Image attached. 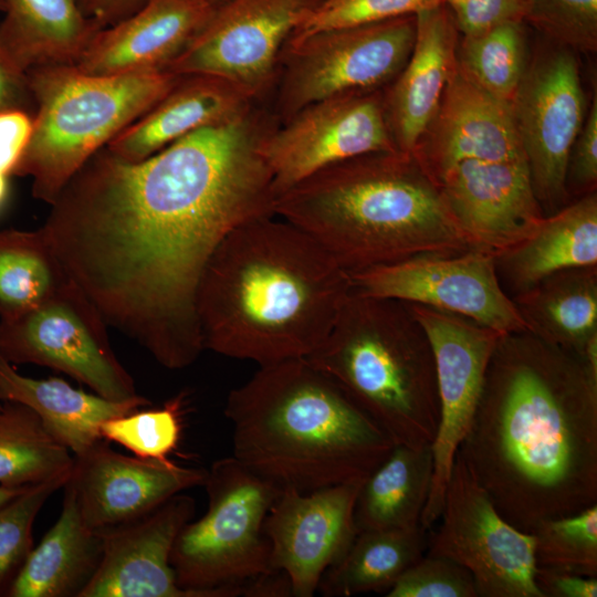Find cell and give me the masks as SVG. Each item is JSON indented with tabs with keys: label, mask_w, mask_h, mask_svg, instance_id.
<instances>
[{
	"label": "cell",
	"mask_w": 597,
	"mask_h": 597,
	"mask_svg": "<svg viewBox=\"0 0 597 597\" xmlns=\"http://www.w3.org/2000/svg\"><path fill=\"white\" fill-rule=\"evenodd\" d=\"M269 119L252 106L129 161L105 147L70 179L41 227L106 324L164 367L205 350L197 293L221 241L275 216L261 154Z\"/></svg>",
	"instance_id": "obj_1"
},
{
	"label": "cell",
	"mask_w": 597,
	"mask_h": 597,
	"mask_svg": "<svg viewBox=\"0 0 597 597\" xmlns=\"http://www.w3.org/2000/svg\"><path fill=\"white\" fill-rule=\"evenodd\" d=\"M457 454L522 532L597 504V375L528 331L502 335Z\"/></svg>",
	"instance_id": "obj_2"
},
{
	"label": "cell",
	"mask_w": 597,
	"mask_h": 597,
	"mask_svg": "<svg viewBox=\"0 0 597 597\" xmlns=\"http://www.w3.org/2000/svg\"><path fill=\"white\" fill-rule=\"evenodd\" d=\"M352 279L315 240L276 217L232 230L197 293L205 349L259 366L306 358L324 342Z\"/></svg>",
	"instance_id": "obj_3"
},
{
	"label": "cell",
	"mask_w": 597,
	"mask_h": 597,
	"mask_svg": "<svg viewBox=\"0 0 597 597\" xmlns=\"http://www.w3.org/2000/svg\"><path fill=\"white\" fill-rule=\"evenodd\" d=\"M224 415L233 457L280 490L365 480L389 454V436L306 358L260 366L232 389Z\"/></svg>",
	"instance_id": "obj_4"
},
{
	"label": "cell",
	"mask_w": 597,
	"mask_h": 597,
	"mask_svg": "<svg viewBox=\"0 0 597 597\" xmlns=\"http://www.w3.org/2000/svg\"><path fill=\"white\" fill-rule=\"evenodd\" d=\"M274 214L315 240L349 273L471 245L412 154L360 155L276 196Z\"/></svg>",
	"instance_id": "obj_5"
},
{
	"label": "cell",
	"mask_w": 597,
	"mask_h": 597,
	"mask_svg": "<svg viewBox=\"0 0 597 597\" xmlns=\"http://www.w3.org/2000/svg\"><path fill=\"white\" fill-rule=\"evenodd\" d=\"M306 359L395 444L431 446L439 401L431 345L407 302L352 292Z\"/></svg>",
	"instance_id": "obj_6"
},
{
	"label": "cell",
	"mask_w": 597,
	"mask_h": 597,
	"mask_svg": "<svg viewBox=\"0 0 597 597\" xmlns=\"http://www.w3.org/2000/svg\"><path fill=\"white\" fill-rule=\"evenodd\" d=\"M34 102L29 142L12 172L53 203L70 179L177 83L167 70L94 75L72 64L28 71Z\"/></svg>",
	"instance_id": "obj_7"
},
{
	"label": "cell",
	"mask_w": 597,
	"mask_h": 597,
	"mask_svg": "<svg viewBox=\"0 0 597 597\" xmlns=\"http://www.w3.org/2000/svg\"><path fill=\"white\" fill-rule=\"evenodd\" d=\"M208 509L178 534L170 564L193 597H279L264 521L281 490L233 455L216 460L203 484Z\"/></svg>",
	"instance_id": "obj_8"
},
{
	"label": "cell",
	"mask_w": 597,
	"mask_h": 597,
	"mask_svg": "<svg viewBox=\"0 0 597 597\" xmlns=\"http://www.w3.org/2000/svg\"><path fill=\"white\" fill-rule=\"evenodd\" d=\"M100 311L72 280L39 306L0 321V355L64 373L112 400L136 397L135 383L117 359Z\"/></svg>",
	"instance_id": "obj_9"
},
{
	"label": "cell",
	"mask_w": 597,
	"mask_h": 597,
	"mask_svg": "<svg viewBox=\"0 0 597 597\" xmlns=\"http://www.w3.org/2000/svg\"><path fill=\"white\" fill-rule=\"evenodd\" d=\"M416 14L325 30L286 44L279 100L283 119L328 97L375 91L398 74L415 43Z\"/></svg>",
	"instance_id": "obj_10"
},
{
	"label": "cell",
	"mask_w": 597,
	"mask_h": 597,
	"mask_svg": "<svg viewBox=\"0 0 597 597\" xmlns=\"http://www.w3.org/2000/svg\"><path fill=\"white\" fill-rule=\"evenodd\" d=\"M427 552L473 577L478 597H542L534 580V536L511 525L457 454Z\"/></svg>",
	"instance_id": "obj_11"
},
{
	"label": "cell",
	"mask_w": 597,
	"mask_h": 597,
	"mask_svg": "<svg viewBox=\"0 0 597 597\" xmlns=\"http://www.w3.org/2000/svg\"><path fill=\"white\" fill-rule=\"evenodd\" d=\"M434 357L439 422L431 443L432 480L420 524L431 530L441 515L458 449L469 430L491 356L502 333L468 317L408 303Z\"/></svg>",
	"instance_id": "obj_12"
},
{
	"label": "cell",
	"mask_w": 597,
	"mask_h": 597,
	"mask_svg": "<svg viewBox=\"0 0 597 597\" xmlns=\"http://www.w3.org/2000/svg\"><path fill=\"white\" fill-rule=\"evenodd\" d=\"M349 274L363 295L450 312L502 334L527 331L500 281L495 255L485 251L419 254Z\"/></svg>",
	"instance_id": "obj_13"
},
{
	"label": "cell",
	"mask_w": 597,
	"mask_h": 597,
	"mask_svg": "<svg viewBox=\"0 0 597 597\" xmlns=\"http://www.w3.org/2000/svg\"><path fill=\"white\" fill-rule=\"evenodd\" d=\"M511 107L534 193L543 211L552 214L568 203V159L585 121L572 50L554 44L526 65Z\"/></svg>",
	"instance_id": "obj_14"
},
{
	"label": "cell",
	"mask_w": 597,
	"mask_h": 597,
	"mask_svg": "<svg viewBox=\"0 0 597 597\" xmlns=\"http://www.w3.org/2000/svg\"><path fill=\"white\" fill-rule=\"evenodd\" d=\"M260 149L272 175L275 198L331 165L370 153L398 151L385 101L376 90L307 105L282 127H272Z\"/></svg>",
	"instance_id": "obj_15"
},
{
	"label": "cell",
	"mask_w": 597,
	"mask_h": 597,
	"mask_svg": "<svg viewBox=\"0 0 597 597\" xmlns=\"http://www.w3.org/2000/svg\"><path fill=\"white\" fill-rule=\"evenodd\" d=\"M316 2L226 0L166 70L220 76L255 97L271 82L281 49Z\"/></svg>",
	"instance_id": "obj_16"
},
{
	"label": "cell",
	"mask_w": 597,
	"mask_h": 597,
	"mask_svg": "<svg viewBox=\"0 0 597 597\" xmlns=\"http://www.w3.org/2000/svg\"><path fill=\"white\" fill-rule=\"evenodd\" d=\"M364 480L311 492L282 489L264 521L271 566L289 579L291 596L311 597L324 573L357 535L355 504Z\"/></svg>",
	"instance_id": "obj_17"
},
{
	"label": "cell",
	"mask_w": 597,
	"mask_h": 597,
	"mask_svg": "<svg viewBox=\"0 0 597 597\" xmlns=\"http://www.w3.org/2000/svg\"><path fill=\"white\" fill-rule=\"evenodd\" d=\"M207 473L171 460L128 457L102 439L74 455L63 489L73 496L85 526L103 535L145 516L178 493L203 486Z\"/></svg>",
	"instance_id": "obj_18"
},
{
	"label": "cell",
	"mask_w": 597,
	"mask_h": 597,
	"mask_svg": "<svg viewBox=\"0 0 597 597\" xmlns=\"http://www.w3.org/2000/svg\"><path fill=\"white\" fill-rule=\"evenodd\" d=\"M434 182L471 248L495 256L527 239L545 218L526 161L467 159Z\"/></svg>",
	"instance_id": "obj_19"
},
{
	"label": "cell",
	"mask_w": 597,
	"mask_h": 597,
	"mask_svg": "<svg viewBox=\"0 0 597 597\" xmlns=\"http://www.w3.org/2000/svg\"><path fill=\"white\" fill-rule=\"evenodd\" d=\"M410 154L433 181L467 159L526 161L511 104L473 83L457 61L438 111Z\"/></svg>",
	"instance_id": "obj_20"
},
{
	"label": "cell",
	"mask_w": 597,
	"mask_h": 597,
	"mask_svg": "<svg viewBox=\"0 0 597 597\" xmlns=\"http://www.w3.org/2000/svg\"><path fill=\"white\" fill-rule=\"evenodd\" d=\"M195 500L178 493L157 509L103 535L98 568L81 597H193L178 585L170 556Z\"/></svg>",
	"instance_id": "obj_21"
},
{
	"label": "cell",
	"mask_w": 597,
	"mask_h": 597,
	"mask_svg": "<svg viewBox=\"0 0 597 597\" xmlns=\"http://www.w3.org/2000/svg\"><path fill=\"white\" fill-rule=\"evenodd\" d=\"M213 8L206 0H150L127 19L97 31L73 65L94 75L166 70Z\"/></svg>",
	"instance_id": "obj_22"
},
{
	"label": "cell",
	"mask_w": 597,
	"mask_h": 597,
	"mask_svg": "<svg viewBox=\"0 0 597 597\" xmlns=\"http://www.w3.org/2000/svg\"><path fill=\"white\" fill-rule=\"evenodd\" d=\"M411 53L399 72L386 116L396 147L411 153L433 119L457 61L458 28L444 3L419 11Z\"/></svg>",
	"instance_id": "obj_23"
},
{
	"label": "cell",
	"mask_w": 597,
	"mask_h": 597,
	"mask_svg": "<svg viewBox=\"0 0 597 597\" xmlns=\"http://www.w3.org/2000/svg\"><path fill=\"white\" fill-rule=\"evenodd\" d=\"M253 96L223 77L180 75L171 90L105 147L138 161L202 127L221 123L252 105Z\"/></svg>",
	"instance_id": "obj_24"
},
{
	"label": "cell",
	"mask_w": 597,
	"mask_h": 597,
	"mask_svg": "<svg viewBox=\"0 0 597 597\" xmlns=\"http://www.w3.org/2000/svg\"><path fill=\"white\" fill-rule=\"evenodd\" d=\"M0 400L22 404L32 409L46 430L73 455L82 454L103 439V422L150 405L140 395L126 400H112L75 389L60 378L27 377L2 356Z\"/></svg>",
	"instance_id": "obj_25"
},
{
	"label": "cell",
	"mask_w": 597,
	"mask_h": 597,
	"mask_svg": "<svg viewBox=\"0 0 597 597\" xmlns=\"http://www.w3.org/2000/svg\"><path fill=\"white\" fill-rule=\"evenodd\" d=\"M495 262L502 285L513 295L555 272L597 265L596 191L545 216L527 239Z\"/></svg>",
	"instance_id": "obj_26"
},
{
	"label": "cell",
	"mask_w": 597,
	"mask_h": 597,
	"mask_svg": "<svg viewBox=\"0 0 597 597\" xmlns=\"http://www.w3.org/2000/svg\"><path fill=\"white\" fill-rule=\"evenodd\" d=\"M62 511L11 582L9 597H81L95 575L103 537L85 526L76 503L64 490Z\"/></svg>",
	"instance_id": "obj_27"
},
{
	"label": "cell",
	"mask_w": 597,
	"mask_h": 597,
	"mask_svg": "<svg viewBox=\"0 0 597 597\" xmlns=\"http://www.w3.org/2000/svg\"><path fill=\"white\" fill-rule=\"evenodd\" d=\"M97 31L76 0H3L0 42L25 72L73 65Z\"/></svg>",
	"instance_id": "obj_28"
},
{
	"label": "cell",
	"mask_w": 597,
	"mask_h": 597,
	"mask_svg": "<svg viewBox=\"0 0 597 597\" xmlns=\"http://www.w3.org/2000/svg\"><path fill=\"white\" fill-rule=\"evenodd\" d=\"M528 332L583 357L597 339V265L566 269L511 296Z\"/></svg>",
	"instance_id": "obj_29"
},
{
	"label": "cell",
	"mask_w": 597,
	"mask_h": 597,
	"mask_svg": "<svg viewBox=\"0 0 597 597\" xmlns=\"http://www.w3.org/2000/svg\"><path fill=\"white\" fill-rule=\"evenodd\" d=\"M432 471L431 446L395 444L362 483L354 511L357 533L420 524Z\"/></svg>",
	"instance_id": "obj_30"
},
{
	"label": "cell",
	"mask_w": 597,
	"mask_h": 597,
	"mask_svg": "<svg viewBox=\"0 0 597 597\" xmlns=\"http://www.w3.org/2000/svg\"><path fill=\"white\" fill-rule=\"evenodd\" d=\"M430 530L358 532L346 554L323 575L317 590L326 597L387 594L400 576L428 549Z\"/></svg>",
	"instance_id": "obj_31"
},
{
	"label": "cell",
	"mask_w": 597,
	"mask_h": 597,
	"mask_svg": "<svg viewBox=\"0 0 597 597\" xmlns=\"http://www.w3.org/2000/svg\"><path fill=\"white\" fill-rule=\"evenodd\" d=\"M71 281L41 228L0 231V321L39 306Z\"/></svg>",
	"instance_id": "obj_32"
},
{
	"label": "cell",
	"mask_w": 597,
	"mask_h": 597,
	"mask_svg": "<svg viewBox=\"0 0 597 597\" xmlns=\"http://www.w3.org/2000/svg\"><path fill=\"white\" fill-rule=\"evenodd\" d=\"M73 453L29 407L3 401L0 409V485L24 488L69 478Z\"/></svg>",
	"instance_id": "obj_33"
},
{
	"label": "cell",
	"mask_w": 597,
	"mask_h": 597,
	"mask_svg": "<svg viewBox=\"0 0 597 597\" xmlns=\"http://www.w3.org/2000/svg\"><path fill=\"white\" fill-rule=\"evenodd\" d=\"M457 64L492 96L512 103L526 70L524 22L503 23L462 36Z\"/></svg>",
	"instance_id": "obj_34"
},
{
	"label": "cell",
	"mask_w": 597,
	"mask_h": 597,
	"mask_svg": "<svg viewBox=\"0 0 597 597\" xmlns=\"http://www.w3.org/2000/svg\"><path fill=\"white\" fill-rule=\"evenodd\" d=\"M532 534L536 566L597 577V504L545 520Z\"/></svg>",
	"instance_id": "obj_35"
},
{
	"label": "cell",
	"mask_w": 597,
	"mask_h": 597,
	"mask_svg": "<svg viewBox=\"0 0 597 597\" xmlns=\"http://www.w3.org/2000/svg\"><path fill=\"white\" fill-rule=\"evenodd\" d=\"M185 394L168 400L161 408L109 419L102 423L101 436L116 442L136 457L169 461L179 443Z\"/></svg>",
	"instance_id": "obj_36"
},
{
	"label": "cell",
	"mask_w": 597,
	"mask_h": 597,
	"mask_svg": "<svg viewBox=\"0 0 597 597\" xmlns=\"http://www.w3.org/2000/svg\"><path fill=\"white\" fill-rule=\"evenodd\" d=\"M69 478L29 486L0 509V593H6L32 549L34 521L50 496Z\"/></svg>",
	"instance_id": "obj_37"
},
{
	"label": "cell",
	"mask_w": 597,
	"mask_h": 597,
	"mask_svg": "<svg viewBox=\"0 0 597 597\" xmlns=\"http://www.w3.org/2000/svg\"><path fill=\"white\" fill-rule=\"evenodd\" d=\"M444 0H320L295 28L286 44L314 33L379 22L438 7ZM285 44V45H286Z\"/></svg>",
	"instance_id": "obj_38"
},
{
	"label": "cell",
	"mask_w": 597,
	"mask_h": 597,
	"mask_svg": "<svg viewBox=\"0 0 597 597\" xmlns=\"http://www.w3.org/2000/svg\"><path fill=\"white\" fill-rule=\"evenodd\" d=\"M525 22L554 44L584 52L597 49V0H528Z\"/></svg>",
	"instance_id": "obj_39"
},
{
	"label": "cell",
	"mask_w": 597,
	"mask_h": 597,
	"mask_svg": "<svg viewBox=\"0 0 597 597\" xmlns=\"http://www.w3.org/2000/svg\"><path fill=\"white\" fill-rule=\"evenodd\" d=\"M387 597H478L473 577L457 562L426 552L386 594Z\"/></svg>",
	"instance_id": "obj_40"
},
{
	"label": "cell",
	"mask_w": 597,
	"mask_h": 597,
	"mask_svg": "<svg viewBox=\"0 0 597 597\" xmlns=\"http://www.w3.org/2000/svg\"><path fill=\"white\" fill-rule=\"evenodd\" d=\"M462 36L509 22H524L528 0H444Z\"/></svg>",
	"instance_id": "obj_41"
},
{
	"label": "cell",
	"mask_w": 597,
	"mask_h": 597,
	"mask_svg": "<svg viewBox=\"0 0 597 597\" xmlns=\"http://www.w3.org/2000/svg\"><path fill=\"white\" fill-rule=\"evenodd\" d=\"M597 185V98L594 96L588 115L572 147L566 190L568 196H585L596 191Z\"/></svg>",
	"instance_id": "obj_42"
},
{
	"label": "cell",
	"mask_w": 597,
	"mask_h": 597,
	"mask_svg": "<svg viewBox=\"0 0 597 597\" xmlns=\"http://www.w3.org/2000/svg\"><path fill=\"white\" fill-rule=\"evenodd\" d=\"M33 113L10 109L0 113V174L12 175L32 132Z\"/></svg>",
	"instance_id": "obj_43"
},
{
	"label": "cell",
	"mask_w": 597,
	"mask_h": 597,
	"mask_svg": "<svg viewBox=\"0 0 597 597\" xmlns=\"http://www.w3.org/2000/svg\"><path fill=\"white\" fill-rule=\"evenodd\" d=\"M25 109L34 113L28 72L22 70L0 42V113Z\"/></svg>",
	"instance_id": "obj_44"
},
{
	"label": "cell",
	"mask_w": 597,
	"mask_h": 597,
	"mask_svg": "<svg viewBox=\"0 0 597 597\" xmlns=\"http://www.w3.org/2000/svg\"><path fill=\"white\" fill-rule=\"evenodd\" d=\"M534 580L542 597L597 596V577L536 566Z\"/></svg>",
	"instance_id": "obj_45"
},
{
	"label": "cell",
	"mask_w": 597,
	"mask_h": 597,
	"mask_svg": "<svg viewBox=\"0 0 597 597\" xmlns=\"http://www.w3.org/2000/svg\"><path fill=\"white\" fill-rule=\"evenodd\" d=\"M83 15L100 31L136 13L150 0H76Z\"/></svg>",
	"instance_id": "obj_46"
},
{
	"label": "cell",
	"mask_w": 597,
	"mask_h": 597,
	"mask_svg": "<svg viewBox=\"0 0 597 597\" xmlns=\"http://www.w3.org/2000/svg\"><path fill=\"white\" fill-rule=\"evenodd\" d=\"M29 486L24 488H10L0 485V509L13 500L15 496L25 491Z\"/></svg>",
	"instance_id": "obj_47"
},
{
	"label": "cell",
	"mask_w": 597,
	"mask_h": 597,
	"mask_svg": "<svg viewBox=\"0 0 597 597\" xmlns=\"http://www.w3.org/2000/svg\"><path fill=\"white\" fill-rule=\"evenodd\" d=\"M8 177L0 174V208L3 206L8 196Z\"/></svg>",
	"instance_id": "obj_48"
},
{
	"label": "cell",
	"mask_w": 597,
	"mask_h": 597,
	"mask_svg": "<svg viewBox=\"0 0 597 597\" xmlns=\"http://www.w3.org/2000/svg\"><path fill=\"white\" fill-rule=\"evenodd\" d=\"M208 1L210 4H212L213 7L220 4L221 2L226 1V0H206Z\"/></svg>",
	"instance_id": "obj_49"
},
{
	"label": "cell",
	"mask_w": 597,
	"mask_h": 597,
	"mask_svg": "<svg viewBox=\"0 0 597 597\" xmlns=\"http://www.w3.org/2000/svg\"><path fill=\"white\" fill-rule=\"evenodd\" d=\"M2 11H3V0H0V17L2 14Z\"/></svg>",
	"instance_id": "obj_50"
},
{
	"label": "cell",
	"mask_w": 597,
	"mask_h": 597,
	"mask_svg": "<svg viewBox=\"0 0 597 597\" xmlns=\"http://www.w3.org/2000/svg\"><path fill=\"white\" fill-rule=\"evenodd\" d=\"M0 357H1V355H0ZM1 407H2V401L0 400V409H1Z\"/></svg>",
	"instance_id": "obj_51"
},
{
	"label": "cell",
	"mask_w": 597,
	"mask_h": 597,
	"mask_svg": "<svg viewBox=\"0 0 597 597\" xmlns=\"http://www.w3.org/2000/svg\"><path fill=\"white\" fill-rule=\"evenodd\" d=\"M317 1H320V0H317Z\"/></svg>",
	"instance_id": "obj_52"
}]
</instances>
